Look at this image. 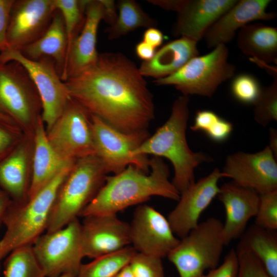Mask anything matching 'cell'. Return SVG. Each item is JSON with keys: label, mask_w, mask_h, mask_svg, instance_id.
<instances>
[{"label": "cell", "mask_w": 277, "mask_h": 277, "mask_svg": "<svg viewBox=\"0 0 277 277\" xmlns=\"http://www.w3.org/2000/svg\"><path fill=\"white\" fill-rule=\"evenodd\" d=\"M65 84L71 99L125 133L148 130L153 95L138 67L121 52L98 54L96 63Z\"/></svg>", "instance_id": "cell-1"}, {"label": "cell", "mask_w": 277, "mask_h": 277, "mask_svg": "<svg viewBox=\"0 0 277 277\" xmlns=\"http://www.w3.org/2000/svg\"><path fill=\"white\" fill-rule=\"evenodd\" d=\"M150 172L146 173L133 165L113 175L105 183L80 216L116 214L125 208L160 196L178 201L180 193L169 180V169L162 158L149 159Z\"/></svg>", "instance_id": "cell-2"}, {"label": "cell", "mask_w": 277, "mask_h": 277, "mask_svg": "<svg viewBox=\"0 0 277 277\" xmlns=\"http://www.w3.org/2000/svg\"><path fill=\"white\" fill-rule=\"evenodd\" d=\"M189 96L182 95L173 102L168 119L132 153L133 156L165 157L174 169L172 183L180 194L195 182L194 170L212 159L189 147L186 131L189 117Z\"/></svg>", "instance_id": "cell-3"}, {"label": "cell", "mask_w": 277, "mask_h": 277, "mask_svg": "<svg viewBox=\"0 0 277 277\" xmlns=\"http://www.w3.org/2000/svg\"><path fill=\"white\" fill-rule=\"evenodd\" d=\"M74 165L65 166L33 196L11 201L3 220L6 231L0 240V263L13 250L32 245L46 231L58 190Z\"/></svg>", "instance_id": "cell-4"}, {"label": "cell", "mask_w": 277, "mask_h": 277, "mask_svg": "<svg viewBox=\"0 0 277 277\" xmlns=\"http://www.w3.org/2000/svg\"><path fill=\"white\" fill-rule=\"evenodd\" d=\"M107 172L95 155L78 159L57 193L46 232L78 218L104 185Z\"/></svg>", "instance_id": "cell-5"}, {"label": "cell", "mask_w": 277, "mask_h": 277, "mask_svg": "<svg viewBox=\"0 0 277 277\" xmlns=\"http://www.w3.org/2000/svg\"><path fill=\"white\" fill-rule=\"evenodd\" d=\"M223 223L210 217L181 239L167 258L180 277H201L207 270L216 267L224 247Z\"/></svg>", "instance_id": "cell-6"}, {"label": "cell", "mask_w": 277, "mask_h": 277, "mask_svg": "<svg viewBox=\"0 0 277 277\" xmlns=\"http://www.w3.org/2000/svg\"><path fill=\"white\" fill-rule=\"evenodd\" d=\"M228 56L226 45H218L210 52L192 58L173 74L153 83L173 86L183 95L211 97L222 84L234 75L235 67L229 62Z\"/></svg>", "instance_id": "cell-7"}, {"label": "cell", "mask_w": 277, "mask_h": 277, "mask_svg": "<svg viewBox=\"0 0 277 277\" xmlns=\"http://www.w3.org/2000/svg\"><path fill=\"white\" fill-rule=\"evenodd\" d=\"M32 248L46 277L66 274L77 276L84 257L81 223L76 218L62 228L46 232L35 241Z\"/></svg>", "instance_id": "cell-8"}, {"label": "cell", "mask_w": 277, "mask_h": 277, "mask_svg": "<svg viewBox=\"0 0 277 277\" xmlns=\"http://www.w3.org/2000/svg\"><path fill=\"white\" fill-rule=\"evenodd\" d=\"M90 117L95 155L102 162L108 173H119L129 165L149 173L148 156L132 154L150 136L148 130L125 133L95 115H90Z\"/></svg>", "instance_id": "cell-9"}, {"label": "cell", "mask_w": 277, "mask_h": 277, "mask_svg": "<svg viewBox=\"0 0 277 277\" xmlns=\"http://www.w3.org/2000/svg\"><path fill=\"white\" fill-rule=\"evenodd\" d=\"M15 61L31 78L42 104V120L49 130L64 111L71 97L54 61L49 57L30 60L19 51L7 49L0 53V62Z\"/></svg>", "instance_id": "cell-10"}, {"label": "cell", "mask_w": 277, "mask_h": 277, "mask_svg": "<svg viewBox=\"0 0 277 277\" xmlns=\"http://www.w3.org/2000/svg\"><path fill=\"white\" fill-rule=\"evenodd\" d=\"M42 104L36 87L19 63L0 62V112L15 124H36L41 116Z\"/></svg>", "instance_id": "cell-11"}, {"label": "cell", "mask_w": 277, "mask_h": 277, "mask_svg": "<svg viewBox=\"0 0 277 277\" xmlns=\"http://www.w3.org/2000/svg\"><path fill=\"white\" fill-rule=\"evenodd\" d=\"M46 133L51 146L65 160L76 162L95 155L90 114L71 98Z\"/></svg>", "instance_id": "cell-12"}, {"label": "cell", "mask_w": 277, "mask_h": 277, "mask_svg": "<svg viewBox=\"0 0 277 277\" xmlns=\"http://www.w3.org/2000/svg\"><path fill=\"white\" fill-rule=\"evenodd\" d=\"M222 172L225 177L259 194L277 190L276 159L268 146L255 153L228 155Z\"/></svg>", "instance_id": "cell-13"}, {"label": "cell", "mask_w": 277, "mask_h": 277, "mask_svg": "<svg viewBox=\"0 0 277 277\" xmlns=\"http://www.w3.org/2000/svg\"><path fill=\"white\" fill-rule=\"evenodd\" d=\"M130 244L137 252L159 257L167 256L180 240L162 214L153 207L138 206L129 224Z\"/></svg>", "instance_id": "cell-14"}, {"label": "cell", "mask_w": 277, "mask_h": 277, "mask_svg": "<svg viewBox=\"0 0 277 277\" xmlns=\"http://www.w3.org/2000/svg\"><path fill=\"white\" fill-rule=\"evenodd\" d=\"M56 11L53 0H15L7 32L8 49L20 51L39 38Z\"/></svg>", "instance_id": "cell-15"}, {"label": "cell", "mask_w": 277, "mask_h": 277, "mask_svg": "<svg viewBox=\"0 0 277 277\" xmlns=\"http://www.w3.org/2000/svg\"><path fill=\"white\" fill-rule=\"evenodd\" d=\"M222 177L223 173L215 168L181 193L177 204L167 218L175 235L182 239L197 226L202 213L217 196L218 183Z\"/></svg>", "instance_id": "cell-16"}, {"label": "cell", "mask_w": 277, "mask_h": 277, "mask_svg": "<svg viewBox=\"0 0 277 277\" xmlns=\"http://www.w3.org/2000/svg\"><path fill=\"white\" fill-rule=\"evenodd\" d=\"M81 223L84 256L95 259L120 250L130 244L129 224L116 214L89 215Z\"/></svg>", "instance_id": "cell-17"}, {"label": "cell", "mask_w": 277, "mask_h": 277, "mask_svg": "<svg viewBox=\"0 0 277 277\" xmlns=\"http://www.w3.org/2000/svg\"><path fill=\"white\" fill-rule=\"evenodd\" d=\"M104 18L101 0H88L83 26L67 50L61 76L63 81L78 75L96 63L99 54L96 48L97 30L100 22Z\"/></svg>", "instance_id": "cell-18"}, {"label": "cell", "mask_w": 277, "mask_h": 277, "mask_svg": "<svg viewBox=\"0 0 277 277\" xmlns=\"http://www.w3.org/2000/svg\"><path fill=\"white\" fill-rule=\"evenodd\" d=\"M224 207L222 236L225 245L242 236L249 221L256 215L260 194L233 182L224 183L217 195Z\"/></svg>", "instance_id": "cell-19"}, {"label": "cell", "mask_w": 277, "mask_h": 277, "mask_svg": "<svg viewBox=\"0 0 277 277\" xmlns=\"http://www.w3.org/2000/svg\"><path fill=\"white\" fill-rule=\"evenodd\" d=\"M270 0H240L222 14L208 29L204 38L208 48H215L231 42L236 32L250 23L269 21L275 17L267 12Z\"/></svg>", "instance_id": "cell-20"}, {"label": "cell", "mask_w": 277, "mask_h": 277, "mask_svg": "<svg viewBox=\"0 0 277 277\" xmlns=\"http://www.w3.org/2000/svg\"><path fill=\"white\" fill-rule=\"evenodd\" d=\"M236 0H180L175 36L198 43L208 29L236 2Z\"/></svg>", "instance_id": "cell-21"}, {"label": "cell", "mask_w": 277, "mask_h": 277, "mask_svg": "<svg viewBox=\"0 0 277 277\" xmlns=\"http://www.w3.org/2000/svg\"><path fill=\"white\" fill-rule=\"evenodd\" d=\"M197 42L185 37L171 41L156 51L152 59L138 69L144 77L160 79L177 72L192 58L199 55Z\"/></svg>", "instance_id": "cell-22"}, {"label": "cell", "mask_w": 277, "mask_h": 277, "mask_svg": "<svg viewBox=\"0 0 277 277\" xmlns=\"http://www.w3.org/2000/svg\"><path fill=\"white\" fill-rule=\"evenodd\" d=\"M41 116L35 124L33 169L28 197L34 195L65 166L75 162L63 159L49 143Z\"/></svg>", "instance_id": "cell-23"}, {"label": "cell", "mask_w": 277, "mask_h": 277, "mask_svg": "<svg viewBox=\"0 0 277 277\" xmlns=\"http://www.w3.org/2000/svg\"><path fill=\"white\" fill-rule=\"evenodd\" d=\"M68 40L64 23L60 12L56 10L44 34L37 40L19 51L25 57L37 60L43 57L51 58L61 76L66 59Z\"/></svg>", "instance_id": "cell-24"}, {"label": "cell", "mask_w": 277, "mask_h": 277, "mask_svg": "<svg viewBox=\"0 0 277 277\" xmlns=\"http://www.w3.org/2000/svg\"><path fill=\"white\" fill-rule=\"evenodd\" d=\"M237 45L245 55L259 64L277 61V28L261 23L248 24L239 30Z\"/></svg>", "instance_id": "cell-25"}, {"label": "cell", "mask_w": 277, "mask_h": 277, "mask_svg": "<svg viewBox=\"0 0 277 277\" xmlns=\"http://www.w3.org/2000/svg\"><path fill=\"white\" fill-rule=\"evenodd\" d=\"M30 184L27 151L19 146L0 161V188L12 201L23 202L28 197Z\"/></svg>", "instance_id": "cell-26"}, {"label": "cell", "mask_w": 277, "mask_h": 277, "mask_svg": "<svg viewBox=\"0 0 277 277\" xmlns=\"http://www.w3.org/2000/svg\"><path fill=\"white\" fill-rule=\"evenodd\" d=\"M238 246L251 251L271 277H277V234L253 224L246 229Z\"/></svg>", "instance_id": "cell-27"}, {"label": "cell", "mask_w": 277, "mask_h": 277, "mask_svg": "<svg viewBox=\"0 0 277 277\" xmlns=\"http://www.w3.org/2000/svg\"><path fill=\"white\" fill-rule=\"evenodd\" d=\"M118 14L115 23L105 31L109 39H115L141 27H155L157 23L133 0L117 2Z\"/></svg>", "instance_id": "cell-28"}, {"label": "cell", "mask_w": 277, "mask_h": 277, "mask_svg": "<svg viewBox=\"0 0 277 277\" xmlns=\"http://www.w3.org/2000/svg\"><path fill=\"white\" fill-rule=\"evenodd\" d=\"M137 252L132 246L125 248L94 259L82 264L77 277H113L128 265Z\"/></svg>", "instance_id": "cell-29"}, {"label": "cell", "mask_w": 277, "mask_h": 277, "mask_svg": "<svg viewBox=\"0 0 277 277\" xmlns=\"http://www.w3.org/2000/svg\"><path fill=\"white\" fill-rule=\"evenodd\" d=\"M3 277H46L32 245L18 247L5 258Z\"/></svg>", "instance_id": "cell-30"}, {"label": "cell", "mask_w": 277, "mask_h": 277, "mask_svg": "<svg viewBox=\"0 0 277 277\" xmlns=\"http://www.w3.org/2000/svg\"><path fill=\"white\" fill-rule=\"evenodd\" d=\"M193 131L204 133L211 141L216 143L226 141L233 129L232 124L209 110L196 111L194 123L190 126Z\"/></svg>", "instance_id": "cell-31"}, {"label": "cell", "mask_w": 277, "mask_h": 277, "mask_svg": "<svg viewBox=\"0 0 277 277\" xmlns=\"http://www.w3.org/2000/svg\"><path fill=\"white\" fill-rule=\"evenodd\" d=\"M53 1L56 10L60 12L63 18L68 40V50L83 26L88 0Z\"/></svg>", "instance_id": "cell-32"}, {"label": "cell", "mask_w": 277, "mask_h": 277, "mask_svg": "<svg viewBox=\"0 0 277 277\" xmlns=\"http://www.w3.org/2000/svg\"><path fill=\"white\" fill-rule=\"evenodd\" d=\"M254 119L263 127L272 121H277V77L272 83L262 88L260 94L253 104Z\"/></svg>", "instance_id": "cell-33"}, {"label": "cell", "mask_w": 277, "mask_h": 277, "mask_svg": "<svg viewBox=\"0 0 277 277\" xmlns=\"http://www.w3.org/2000/svg\"><path fill=\"white\" fill-rule=\"evenodd\" d=\"M233 77L230 85L233 96L242 104L253 105L262 89L259 81L254 76L245 73Z\"/></svg>", "instance_id": "cell-34"}, {"label": "cell", "mask_w": 277, "mask_h": 277, "mask_svg": "<svg viewBox=\"0 0 277 277\" xmlns=\"http://www.w3.org/2000/svg\"><path fill=\"white\" fill-rule=\"evenodd\" d=\"M254 224L263 228L277 230V190L260 194Z\"/></svg>", "instance_id": "cell-35"}, {"label": "cell", "mask_w": 277, "mask_h": 277, "mask_svg": "<svg viewBox=\"0 0 277 277\" xmlns=\"http://www.w3.org/2000/svg\"><path fill=\"white\" fill-rule=\"evenodd\" d=\"M128 265L134 277H165L159 257L137 252Z\"/></svg>", "instance_id": "cell-36"}, {"label": "cell", "mask_w": 277, "mask_h": 277, "mask_svg": "<svg viewBox=\"0 0 277 277\" xmlns=\"http://www.w3.org/2000/svg\"><path fill=\"white\" fill-rule=\"evenodd\" d=\"M235 250L239 261L237 277H271L251 251L239 246Z\"/></svg>", "instance_id": "cell-37"}, {"label": "cell", "mask_w": 277, "mask_h": 277, "mask_svg": "<svg viewBox=\"0 0 277 277\" xmlns=\"http://www.w3.org/2000/svg\"><path fill=\"white\" fill-rule=\"evenodd\" d=\"M238 268V255L235 249L232 248L224 257L222 264L201 277H237Z\"/></svg>", "instance_id": "cell-38"}, {"label": "cell", "mask_w": 277, "mask_h": 277, "mask_svg": "<svg viewBox=\"0 0 277 277\" xmlns=\"http://www.w3.org/2000/svg\"><path fill=\"white\" fill-rule=\"evenodd\" d=\"M15 0H0V53L8 49L7 32Z\"/></svg>", "instance_id": "cell-39"}, {"label": "cell", "mask_w": 277, "mask_h": 277, "mask_svg": "<svg viewBox=\"0 0 277 277\" xmlns=\"http://www.w3.org/2000/svg\"><path fill=\"white\" fill-rule=\"evenodd\" d=\"M12 128L0 122V161L12 150L15 137L12 133Z\"/></svg>", "instance_id": "cell-40"}, {"label": "cell", "mask_w": 277, "mask_h": 277, "mask_svg": "<svg viewBox=\"0 0 277 277\" xmlns=\"http://www.w3.org/2000/svg\"><path fill=\"white\" fill-rule=\"evenodd\" d=\"M143 39L144 42L156 48L162 44L164 35L159 29L151 27L147 28L144 32Z\"/></svg>", "instance_id": "cell-41"}, {"label": "cell", "mask_w": 277, "mask_h": 277, "mask_svg": "<svg viewBox=\"0 0 277 277\" xmlns=\"http://www.w3.org/2000/svg\"><path fill=\"white\" fill-rule=\"evenodd\" d=\"M135 52L137 57L144 62L152 59L156 50L155 48L142 41L136 45Z\"/></svg>", "instance_id": "cell-42"}, {"label": "cell", "mask_w": 277, "mask_h": 277, "mask_svg": "<svg viewBox=\"0 0 277 277\" xmlns=\"http://www.w3.org/2000/svg\"><path fill=\"white\" fill-rule=\"evenodd\" d=\"M104 10V21L109 26H112L115 22L117 14L116 12V5L114 1L101 0Z\"/></svg>", "instance_id": "cell-43"}, {"label": "cell", "mask_w": 277, "mask_h": 277, "mask_svg": "<svg viewBox=\"0 0 277 277\" xmlns=\"http://www.w3.org/2000/svg\"><path fill=\"white\" fill-rule=\"evenodd\" d=\"M11 201L9 196L0 188V227L3 224L5 213Z\"/></svg>", "instance_id": "cell-44"}, {"label": "cell", "mask_w": 277, "mask_h": 277, "mask_svg": "<svg viewBox=\"0 0 277 277\" xmlns=\"http://www.w3.org/2000/svg\"><path fill=\"white\" fill-rule=\"evenodd\" d=\"M268 147L275 159H277V130L273 128L269 130V144Z\"/></svg>", "instance_id": "cell-45"}, {"label": "cell", "mask_w": 277, "mask_h": 277, "mask_svg": "<svg viewBox=\"0 0 277 277\" xmlns=\"http://www.w3.org/2000/svg\"><path fill=\"white\" fill-rule=\"evenodd\" d=\"M113 277H134L129 265L126 266Z\"/></svg>", "instance_id": "cell-46"}, {"label": "cell", "mask_w": 277, "mask_h": 277, "mask_svg": "<svg viewBox=\"0 0 277 277\" xmlns=\"http://www.w3.org/2000/svg\"><path fill=\"white\" fill-rule=\"evenodd\" d=\"M0 122L14 128L15 123L9 117L0 112Z\"/></svg>", "instance_id": "cell-47"}, {"label": "cell", "mask_w": 277, "mask_h": 277, "mask_svg": "<svg viewBox=\"0 0 277 277\" xmlns=\"http://www.w3.org/2000/svg\"><path fill=\"white\" fill-rule=\"evenodd\" d=\"M59 277H77V276H75V275H72V274H66L62 275L60 276Z\"/></svg>", "instance_id": "cell-48"}, {"label": "cell", "mask_w": 277, "mask_h": 277, "mask_svg": "<svg viewBox=\"0 0 277 277\" xmlns=\"http://www.w3.org/2000/svg\"><path fill=\"white\" fill-rule=\"evenodd\" d=\"M0 270H1V263H0Z\"/></svg>", "instance_id": "cell-49"}]
</instances>
